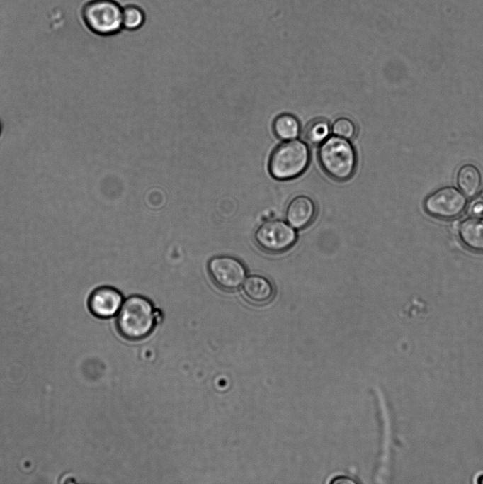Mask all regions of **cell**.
Wrapping results in <instances>:
<instances>
[{"instance_id": "cell-15", "label": "cell", "mask_w": 483, "mask_h": 484, "mask_svg": "<svg viewBox=\"0 0 483 484\" xmlns=\"http://www.w3.org/2000/svg\"><path fill=\"white\" fill-rule=\"evenodd\" d=\"M145 14L144 11L137 5L130 4L122 9L123 28L127 30H136L144 23Z\"/></svg>"}, {"instance_id": "cell-4", "label": "cell", "mask_w": 483, "mask_h": 484, "mask_svg": "<svg viewBox=\"0 0 483 484\" xmlns=\"http://www.w3.org/2000/svg\"><path fill=\"white\" fill-rule=\"evenodd\" d=\"M122 9L115 0H89L82 6L81 16L89 30L108 36L118 33L123 28Z\"/></svg>"}, {"instance_id": "cell-10", "label": "cell", "mask_w": 483, "mask_h": 484, "mask_svg": "<svg viewBox=\"0 0 483 484\" xmlns=\"http://www.w3.org/2000/svg\"><path fill=\"white\" fill-rule=\"evenodd\" d=\"M242 291L245 298L254 305H265L273 298L275 290L269 279L261 275L248 276L243 284Z\"/></svg>"}, {"instance_id": "cell-14", "label": "cell", "mask_w": 483, "mask_h": 484, "mask_svg": "<svg viewBox=\"0 0 483 484\" xmlns=\"http://www.w3.org/2000/svg\"><path fill=\"white\" fill-rule=\"evenodd\" d=\"M330 134L329 122L324 118L311 120L303 131V138L309 144L318 145L325 141Z\"/></svg>"}, {"instance_id": "cell-13", "label": "cell", "mask_w": 483, "mask_h": 484, "mask_svg": "<svg viewBox=\"0 0 483 484\" xmlns=\"http://www.w3.org/2000/svg\"><path fill=\"white\" fill-rule=\"evenodd\" d=\"M273 130L279 139L290 140L296 138L300 130V125L294 116L283 113L275 118L273 123Z\"/></svg>"}, {"instance_id": "cell-8", "label": "cell", "mask_w": 483, "mask_h": 484, "mask_svg": "<svg viewBox=\"0 0 483 484\" xmlns=\"http://www.w3.org/2000/svg\"><path fill=\"white\" fill-rule=\"evenodd\" d=\"M123 303L122 293L111 286H100L94 289L88 299L89 311L95 317L102 319L114 316Z\"/></svg>"}, {"instance_id": "cell-2", "label": "cell", "mask_w": 483, "mask_h": 484, "mask_svg": "<svg viewBox=\"0 0 483 484\" xmlns=\"http://www.w3.org/2000/svg\"><path fill=\"white\" fill-rule=\"evenodd\" d=\"M318 157L324 171L336 181H346L355 172L356 153L345 138L336 135L328 137L319 147Z\"/></svg>"}, {"instance_id": "cell-6", "label": "cell", "mask_w": 483, "mask_h": 484, "mask_svg": "<svg viewBox=\"0 0 483 484\" xmlns=\"http://www.w3.org/2000/svg\"><path fill=\"white\" fill-rule=\"evenodd\" d=\"M467 206L466 196L453 186L441 187L429 194L424 202V208L429 215L451 220L461 215Z\"/></svg>"}, {"instance_id": "cell-9", "label": "cell", "mask_w": 483, "mask_h": 484, "mask_svg": "<svg viewBox=\"0 0 483 484\" xmlns=\"http://www.w3.org/2000/svg\"><path fill=\"white\" fill-rule=\"evenodd\" d=\"M317 206L309 196L294 197L287 205L285 213L286 222L295 230L309 226L317 215Z\"/></svg>"}, {"instance_id": "cell-7", "label": "cell", "mask_w": 483, "mask_h": 484, "mask_svg": "<svg viewBox=\"0 0 483 484\" xmlns=\"http://www.w3.org/2000/svg\"><path fill=\"white\" fill-rule=\"evenodd\" d=\"M208 271L214 284L225 291L239 288L247 274L244 264L239 259L228 255L211 258L208 263Z\"/></svg>"}, {"instance_id": "cell-5", "label": "cell", "mask_w": 483, "mask_h": 484, "mask_svg": "<svg viewBox=\"0 0 483 484\" xmlns=\"http://www.w3.org/2000/svg\"><path fill=\"white\" fill-rule=\"evenodd\" d=\"M254 238L260 249L268 254H278L289 250L295 245L297 233L287 222L271 219L258 225Z\"/></svg>"}, {"instance_id": "cell-1", "label": "cell", "mask_w": 483, "mask_h": 484, "mask_svg": "<svg viewBox=\"0 0 483 484\" xmlns=\"http://www.w3.org/2000/svg\"><path fill=\"white\" fill-rule=\"evenodd\" d=\"M160 315L149 299L133 295L123 301L115 320L116 328L124 338L140 340L153 332Z\"/></svg>"}, {"instance_id": "cell-11", "label": "cell", "mask_w": 483, "mask_h": 484, "mask_svg": "<svg viewBox=\"0 0 483 484\" xmlns=\"http://www.w3.org/2000/svg\"><path fill=\"white\" fill-rule=\"evenodd\" d=\"M458 233L462 243L469 249L483 252V219L470 217L459 225Z\"/></svg>"}, {"instance_id": "cell-12", "label": "cell", "mask_w": 483, "mask_h": 484, "mask_svg": "<svg viewBox=\"0 0 483 484\" xmlns=\"http://www.w3.org/2000/svg\"><path fill=\"white\" fill-rule=\"evenodd\" d=\"M456 181L459 189L468 198L476 196L482 189V176L472 164H465L458 171Z\"/></svg>"}, {"instance_id": "cell-16", "label": "cell", "mask_w": 483, "mask_h": 484, "mask_svg": "<svg viewBox=\"0 0 483 484\" xmlns=\"http://www.w3.org/2000/svg\"><path fill=\"white\" fill-rule=\"evenodd\" d=\"M331 131L336 136L350 140L356 135L357 128L355 123L351 119L341 117L334 121L331 127Z\"/></svg>"}, {"instance_id": "cell-3", "label": "cell", "mask_w": 483, "mask_h": 484, "mask_svg": "<svg viewBox=\"0 0 483 484\" xmlns=\"http://www.w3.org/2000/svg\"><path fill=\"white\" fill-rule=\"evenodd\" d=\"M309 161V149L305 142L299 140L287 141L273 151L268 169L275 179L290 180L300 176L307 168Z\"/></svg>"}, {"instance_id": "cell-17", "label": "cell", "mask_w": 483, "mask_h": 484, "mask_svg": "<svg viewBox=\"0 0 483 484\" xmlns=\"http://www.w3.org/2000/svg\"><path fill=\"white\" fill-rule=\"evenodd\" d=\"M0 131H1V126H0Z\"/></svg>"}]
</instances>
